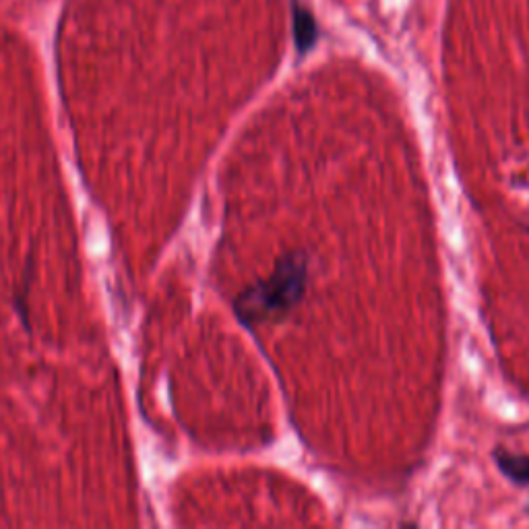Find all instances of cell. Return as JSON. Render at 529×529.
I'll use <instances>...</instances> for the list:
<instances>
[{"label":"cell","instance_id":"cell-1","mask_svg":"<svg viewBox=\"0 0 529 529\" xmlns=\"http://www.w3.org/2000/svg\"><path fill=\"white\" fill-rule=\"evenodd\" d=\"M306 271L308 265L302 253H288L279 259L273 275L236 298L234 310L238 319L246 327H253L288 315L304 294Z\"/></svg>","mask_w":529,"mask_h":529},{"label":"cell","instance_id":"cell-2","mask_svg":"<svg viewBox=\"0 0 529 529\" xmlns=\"http://www.w3.org/2000/svg\"><path fill=\"white\" fill-rule=\"evenodd\" d=\"M494 461L511 482L519 486H529V457L527 455H515L505 449H499V451H494Z\"/></svg>","mask_w":529,"mask_h":529},{"label":"cell","instance_id":"cell-3","mask_svg":"<svg viewBox=\"0 0 529 529\" xmlns=\"http://www.w3.org/2000/svg\"><path fill=\"white\" fill-rule=\"evenodd\" d=\"M294 36H296V46L302 54L315 46L317 36H319L315 17L310 15L308 9L300 7L298 3L294 5Z\"/></svg>","mask_w":529,"mask_h":529}]
</instances>
